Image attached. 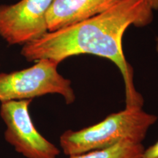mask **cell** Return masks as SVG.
Segmentation results:
<instances>
[{
	"instance_id": "9c48e42d",
	"label": "cell",
	"mask_w": 158,
	"mask_h": 158,
	"mask_svg": "<svg viewBox=\"0 0 158 158\" xmlns=\"http://www.w3.org/2000/svg\"><path fill=\"white\" fill-rule=\"evenodd\" d=\"M145 2L153 11L158 10V0H145Z\"/></svg>"
},
{
	"instance_id": "6da1fadb",
	"label": "cell",
	"mask_w": 158,
	"mask_h": 158,
	"mask_svg": "<svg viewBox=\"0 0 158 158\" xmlns=\"http://www.w3.org/2000/svg\"><path fill=\"white\" fill-rule=\"evenodd\" d=\"M153 19L145 0H119L102 12L23 45L21 54L29 62L48 59L57 63L73 56L92 54L109 59L123 78L125 108H143V96L136 89L133 69L126 60L122 37L130 25L141 27Z\"/></svg>"
},
{
	"instance_id": "3957f363",
	"label": "cell",
	"mask_w": 158,
	"mask_h": 158,
	"mask_svg": "<svg viewBox=\"0 0 158 158\" xmlns=\"http://www.w3.org/2000/svg\"><path fill=\"white\" fill-rule=\"evenodd\" d=\"M58 65L54 60L42 59L29 68L0 73V102L56 94L67 105L73 103L76 97L72 82L59 73Z\"/></svg>"
},
{
	"instance_id": "ba28073f",
	"label": "cell",
	"mask_w": 158,
	"mask_h": 158,
	"mask_svg": "<svg viewBox=\"0 0 158 158\" xmlns=\"http://www.w3.org/2000/svg\"><path fill=\"white\" fill-rule=\"evenodd\" d=\"M141 158H158V140L147 149L145 148Z\"/></svg>"
},
{
	"instance_id": "5b68a950",
	"label": "cell",
	"mask_w": 158,
	"mask_h": 158,
	"mask_svg": "<svg viewBox=\"0 0 158 158\" xmlns=\"http://www.w3.org/2000/svg\"><path fill=\"white\" fill-rule=\"evenodd\" d=\"M54 0H21L0 5V36L10 45H26L48 32L46 15Z\"/></svg>"
},
{
	"instance_id": "7a4b0ae2",
	"label": "cell",
	"mask_w": 158,
	"mask_h": 158,
	"mask_svg": "<svg viewBox=\"0 0 158 158\" xmlns=\"http://www.w3.org/2000/svg\"><path fill=\"white\" fill-rule=\"evenodd\" d=\"M158 119L143 108H125L81 130H67L59 137L62 152L69 157L101 149L124 141L142 143Z\"/></svg>"
},
{
	"instance_id": "30bf717a",
	"label": "cell",
	"mask_w": 158,
	"mask_h": 158,
	"mask_svg": "<svg viewBox=\"0 0 158 158\" xmlns=\"http://www.w3.org/2000/svg\"><path fill=\"white\" fill-rule=\"evenodd\" d=\"M156 50H157V53H158V37L156 40Z\"/></svg>"
},
{
	"instance_id": "277c9868",
	"label": "cell",
	"mask_w": 158,
	"mask_h": 158,
	"mask_svg": "<svg viewBox=\"0 0 158 158\" xmlns=\"http://www.w3.org/2000/svg\"><path fill=\"white\" fill-rule=\"evenodd\" d=\"M32 100L1 102L0 116L6 126L5 139L26 158H57L61 150L39 133L31 120Z\"/></svg>"
},
{
	"instance_id": "8992f818",
	"label": "cell",
	"mask_w": 158,
	"mask_h": 158,
	"mask_svg": "<svg viewBox=\"0 0 158 158\" xmlns=\"http://www.w3.org/2000/svg\"><path fill=\"white\" fill-rule=\"evenodd\" d=\"M119 0H54L46 15L48 31H54L100 14Z\"/></svg>"
},
{
	"instance_id": "52a82bcc",
	"label": "cell",
	"mask_w": 158,
	"mask_h": 158,
	"mask_svg": "<svg viewBox=\"0 0 158 158\" xmlns=\"http://www.w3.org/2000/svg\"><path fill=\"white\" fill-rule=\"evenodd\" d=\"M144 149L143 143L124 141L105 149L70 156L69 158H141Z\"/></svg>"
}]
</instances>
